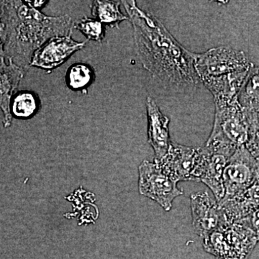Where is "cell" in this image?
Returning a JSON list of instances; mask_svg holds the SVG:
<instances>
[{
    "mask_svg": "<svg viewBox=\"0 0 259 259\" xmlns=\"http://www.w3.org/2000/svg\"><path fill=\"white\" fill-rule=\"evenodd\" d=\"M134 28L136 50L145 69L167 86L183 90L195 87L199 77L194 54L177 42L163 24L141 10L136 1H122Z\"/></svg>",
    "mask_w": 259,
    "mask_h": 259,
    "instance_id": "1",
    "label": "cell"
},
{
    "mask_svg": "<svg viewBox=\"0 0 259 259\" xmlns=\"http://www.w3.org/2000/svg\"><path fill=\"white\" fill-rule=\"evenodd\" d=\"M74 23L67 15H44L28 1H5L3 56L27 72L35 51L53 37L71 35Z\"/></svg>",
    "mask_w": 259,
    "mask_h": 259,
    "instance_id": "2",
    "label": "cell"
},
{
    "mask_svg": "<svg viewBox=\"0 0 259 259\" xmlns=\"http://www.w3.org/2000/svg\"><path fill=\"white\" fill-rule=\"evenodd\" d=\"M253 66L243 51L229 47L214 48L203 54H194L196 72L212 94L215 104L238 100Z\"/></svg>",
    "mask_w": 259,
    "mask_h": 259,
    "instance_id": "3",
    "label": "cell"
},
{
    "mask_svg": "<svg viewBox=\"0 0 259 259\" xmlns=\"http://www.w3.org/2000/svg\"><path fill=\"white\" fill-rule=\"evenodd\" d=\"M258 127V114L242 107L238 100L215 104L212 133L204 146L231 156L237 148L246 146L254 138Z\"/></svg>",
    "mask_w": 259,
    "mask_h": 259,
    "instance_id": "4",
    "label": "cell"
},
{
    "mask_svg": "<svg viewBox=\"0 0 259 259\" xmlns=\"http://www.w3.org/2000/svg\"><path fill=\"white\" fill-rule=\"evenodd\" d=\"M204 250L217 259H248L258 242L243 221L230 223L202 238Z\"/></svg>",
    "mask_w": 259,
    "mask_h": 259,
    "instance_id": "5",
    "label": "cell"
},
{
    "mask_svg": "<svg viewBox=\"0 0 259 259\" xmlns=\"http://www.w3.org/2000/svg\"><path fill=\"white\" fill-rule=\"evenodd\" d=\"M139 190L141 195L157 202L167 212L171 210L174 200L184 194L177 183L156 163L148 161H143L139 167Z\"/></svg>",
    "mask_w": 259,
    "mask_h": 259,
    "instance_id": "6",
    "label": "cell"
},
{
    "mask_svg": "<svg viewBox=\"0 0 259 259\" xmlns=\"http://www.w3.org/2000/svg\"><path fill=\"white\" fill-rule=\"evenodd\" d=\"M258 178V162L245 146L237 148L227 162L223 172L225 196L222 200L243 192Z\"/></svg>",
    "mask_w": 259,
    "mask_h": 259,
    "instance_id": "7",
    "label": "cell"
},
{
    "mask_svg": "<svg viewBox=\"0 0 259 259\" xmlns=\"http://www.w3.org/2000/svg\"><path fill=\"white\" fill-rule=\"evenodd\" d=\"M190 202L192 225L202 239L230 224L217 201L207 192L192 194Z\"/></svg>",
    "mask_w": 259,
    "mask_h": 259,
    "instance_id": "8",
    "label": "cell"
},
{
    "mask_svg": "<svg viewBox=\"0 0 259 259\" xmlns=\"http://www.w3.org/2000/svg\"><path fill=\"white\" fill-rule=\"evenodd\" d=\"M231 156L199 148V156L194 172V182H202L212 191L218 203L225 196L223 172Z\"/></svg>",
    "mask_w": 259,
    "mask_h": 259,
    "instance_id": "9",
    "label": "cell"
},
{
    "mask_svg": "<svg viewBox=\"0 0 259 259\" xmlns=\"http://www.w3.org/2000/svg\"><path fill=\"white\" fill-rule=\"evenodd\" d=\"M199 156V148L189 147L171 143L166 154L156 162L161 171L178 183L193 181Z\"/></svg>",
    "mask_w": 259,
    "mask_h": 259,
    "instance_id": "10",
    "label": "cell"
},
{
    "mask_svg": "<svg viewBox=\"0 0 259 259\" xmlns=\"http://www.w3.org/2000/svg\"><path fill=\"white\" fill-rule=\"evenodd\" d=\"M85 45L86 42L76 41L71 35L53 37L35 51L30 66L49 71L55 69Z\"/></svg>",
    "mask_w": 259,
    "mask_h": 259,
    "instance_id": "11",
    "label": "cell"
},
{
    "mask_svg": "<svg viewBox=\"0 0 259 259\" xmlns=\"http://www.w3.org/2000/svg\"><path fill=\"white\" fill-rule=\"evenodd\" d=\"M148 116V141L155 153L154 162L159 161L166 154L170 141L169 120L160 111L156 102L151 97L146 99Z\"/></svg>",
    "mask_w": 259,
    "mask_h": 259,
    "instance_id": "12",
    "label": "cell"
},
{
    "mask_svg": "<svg viewBox=\"0 0 259 259\" xmlns=\"http://www.w3.org/2000/svg\"><path fill=\"white\" fill-rule=\"evenodd\" d=\"M26 71L13 61L0 56V110L4 115L5 127H9L13 116L10 111L12 100Z\"/></svg>",
    "mask_w": 259,
    "mask_h": 259,
    "instance_id": "13",
    "label": "cell"
},
{
    "mask_svg": "<svg viewBox=\"0 0 259 259\" xmlns=\"http://www.w3.org/2000/svg\"><path fill=\"white\" fill-rule=\"evenodd\" d=\"M218 204L229 223L246 218L259 208V178L243 192Z\"/></svg>",
    "mask_w": 259,
    "mask_h": 259,
    "instance_id": "14",
    "label": "cell"
},
{
    "mask_svg": "<svg viewBox=\"0 0 259 259\" xmlns=\"http://www.w3.org/2000/svg\"><path fill=\"white\" fill-rule=\"evenodd\" d=\"M120 3L122 2L105 0L93 1L91 5L92 15L94 18L99 20L104 25L118 28L122 22L129 20L128 17L120 11Z\"/></svg>",
    "mask_w": 259,
    "mask_h": 259,
    "instance_id": "15",
    "label": "cell"
},
{
    "mask_svg": "<svg viewBox=\"0 0 259 259\" xmlns=\"http://www.w3.org/2000/svg\"><path fill=\"white\" fill-rule=\"evenodd\" d=\"M40 101L36 94L31 91H20L12 100L10 111L18 119H30L38 112Z\"/></svg>",
    "mask_w": 259,
    "mask_h": 259,
    "instance_id": "16",
    "label": "cell"
},
{
    "mask_svg": "<svg viewBox=\"0 0 259 259\" xmlns=\"http://www.w3.org/2000/svg\"><path fill=\"white\" fill-rule=\"evenodd\" d=\"M238 102L247 110L256 112L259 117V68L253 66L238 96Z\"/></svg>",
    "mask_w": 259,
    "mask_h": 259,
    "instance_id": "17",
    "label": "cell"
},
{
    "mask_svg": "<svg viewBox=\"0 0 259 259\" xmlns=\"http://www.w3.org/2000/svg\"><path fill=\"white\" fill-rule=\"evenodd\" d=\"M95 79L93 68L83 63L71 65L67 70L66 81L68 87L74 91L88 89Z\"/></svg>",
    "mask_w": 259,
    "mask_h": 259,
    "instance_id": "18",
    "label": "cell"
},
{
    "mask_svg": "<svg viewBox=\"0 0 259 259\" xmlns=\"http://www.w3.org/2000/svg\"><path fill=\"white\" fill-rule=\"evenodd\" d=\"M74 28L82 32L88 40L102 42L105 37V25L95 18L85 17L76 20L74 23Z\"/></svg>",
    "mask_w": 259,
    "mask_h": 259,
    "instance_id": "19",
    "label": "cell"
},
{
    "mask_svg": "<svg viewBox=\"0 0 259 259\" xmlns=\"http://www.w3.org/2000/svg\"><path fill=\"white\" fill-rule=\"evenodd\" d=\"M243 221L254 232L259 241V208L255 209L249 215L243 218Z\"/></svg>",
    "mask_w": 259,
    "mask_h": 259,
    "instance_id": "20",
    "label": "cell"
},
{
    "mask_svg": "<svg viewBox=\"0 0 259 259\" xmlns=\"http://www.w3.org/2000/svg\"><path fill=\"white\" fill-rule=\"evenodd\" d=\"M245 147L259 163V134H255L254 138L245 146Z\"/></svg>",
    "mask_w": 259,
    "mask_h": 259,
    "instance_id": "21",
    "label": "cell"
},
{
    "mask_svg": "<svg viewBox=\"0 0 259 259\" xmlns=\"http://www.w3.org/2000/svg\"><path fill=\"white\" fill-rule=\"evenodd\" d=\"M5 1H0V56H3V41L2 37V25L1 20L3 17V10H4Z\"/></svg>",
    "mask_w": 259,
    "mask_h": 259,
    "instance_id": "22",
    "label": "cell"
},
{
    "mask_svg": "<svg viewBox=\"0 0 259 259\" xmlns=\"http://www.w3.org/2000/svg\"><path fill=\"white\" fill-rule=\"evenodd\" d=\"M29 4L31 5L32 7H33L35 9L40 10V8L42 7L45 6L47 5V2L46 1H34V2H30L28 1Z\"/></svg>",
    "mask_w": 259,
    "mask_h": 259,
    "instance_id": "23",
    "label": "cell"
}]
</instances>
